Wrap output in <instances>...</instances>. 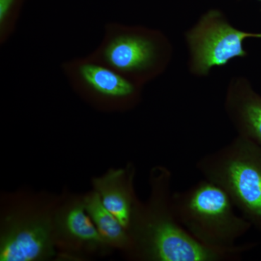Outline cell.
Listing matches in <instances>:
<instances>
[{
  "label": "cell",
  "instance_id": "6da1fadb",
  "mask_svg": "<svg viewBox=\"0 0 261 261\" xmlns=\"http://www.w3.org/2000/svg\"><path fill=\"white\" fill-rule=\"evenodd\" d=\"M172 173L167 168H154L151 174V195L137 207L128 232L130 252L149 261H233L255 247L245 243L234 250L211 248L199 243L178 221L172 203Z\"/></svg>",
  "mask_w": 261,
  "mask_h": 261
},
{
  "label": "cell",
  "instance_id": "7a4b0ae2",
  "mask_svg": "<svg viewBox=\"0 0 261 261\" xmlns=\"http://www.w3.org/2000/svg\"><path fill=\"white\" fill-rule=\"evenodd\" d=\"M104 31L102 42L87 57L140 87L163 75L172 61V42L159 29L111 23Z\"/></svg>",
  "mask_w": 261,
  "mask_h": 261
},
{
  "label": "cell",
  "instance_id": "3957f363",
  "mask_svg": "<svg viewBox=\"0 0 261 261\" xmlns=\"http://www.w3.org/2000/svg\"><path fill=\"white\" fill-rule=\"evenodd\" d=\"M172 203L178 221L196 240L211 248L238 250L239 239L252 227L234 211L226 192L204 178L182 191L173 193Z\"/></svg>",
  "mask_w": 261,
  "mask_h": 261
},
{
  "label": "cell",
  "instance_id": "277c9868",
  "mask_svg": "<svg viewBox=\"0 0 261 261\" xmlns=\"http://www.w3.org/2000/svg\"><path fill=\"white\" fill-rule=\"evenodd\" d=\"M196 168L229 196L235 207L261 231V147L237 135L229 143L205 154Z\"/></svg>",
  "mask_w": 261,
  "mask_h": 261
},
{
  "label": "cell",
  "instance_id": "5b68a950",
  "mask_svg": "<svg viewBox=\"0 0 261 261\" xmlns=\"http://www.w3.org/2000/svg\"><path fill=\"white\" fill-rule=\"evenodd\" d=\"M188 68L191 74L205 77L211 70L226 66L235 58L247 56L245 42L261 39V32H245L230 23L219 9H211L185 32Z\"/></svg>",
  "mask_w": 261,
  "mask_h": 261
},
{
  "label": "cell",
  "instance_id": "8992f818",
  "mask_svg": "<svg viewBox=\"0 0 261 261\" xmlns=\"http://www.w3.org/2000/svg\"><path fill=\"white\" fill-rule=\"evenodd\" d=\"M61 68L75 92L92 102L129 108L140 100L143 87L87 56L65 61Z\"/></svg>",
  "mask_w": 261,
  "mask_h": 261
},
{
  "label": "cell",
  "instance_id": "52a82bcc",
  "mask_svg": "<svg viewBox=\"0 0 261 261\" xmlns=\"http://www.w3.org/2000/svg\"><path fill=\"white\" fill-rule=\"evenodd\" d=\"M54 221L47 216H13L0 238V260L39 261L56 254Z\"/></svg>",
  "mask_w": 261,
  "mask_h": 261
},
{
  "label": "cell",
  "instance_id": "ba28073f",
  "mask_svg": "<svg viewBox=\"0 0 261 261\" xmlns=\"http://www.w3.org/2000/svg\"><path fill=\"white\" fill-rule=\"evenodd\" d=\"M224 110L238 135L261 147V95L246 77L237 75L229 81Z\"/></svg>",
  "mask_w": 261,
  "mask_h": 261
},
{
  "label": "cell",
  "instance_id": "9c48e42d",
  "mask_svg": "<svg viewBox=\"0 0 261 261\" xmlns=\"http://www.w3.org/2000/svg\"><path fill=\"white\" fill-rule=\"evenodd\" d=\"M134 171L130 166L127 169L111 170L93 181L103 205L128 231L140 204L134 192Z\"/></svg>",
  "mask_w": 261,
  "mask_h": 261
},
{
  "label": "cell",
  "instance_id": "30bf717a",
  "mask_svg": "<svg viewBox=\"0 0 261 261\" xmlns=\"http://www.w3.org/2000/svg\"><path fill=\"white\" fill-rule=\"evenodd\" d=\"M55 218L56 235L73 246L92 250L108 246L87 214L83 201L65 206Z\"/></svg>",
  "mask_w": 261,
  "mask_h": 261
},
{
  "label": "cell",
  "instance_id": "8fae6325",
  "mask_svg": "<svg viewBox=\"0 0 261 261\" xmlns=\"http://www.w3.org/2000/svg\"><path fill=\"white\" fill-rule=\"evenodd\" d=\"M83 204L99 234L108 246L132 250V238L124 226L103 205L97 192L86 196Z\"/></svg>",
  "mask_w": 261,
  "mask_h": 261
},
{
  "label": "cell",
  "instance_id": "7c38bea8",
  "mask_svg": "<svg viewBox=\"0 0 261 261\" xmlns=\"http://www.w3.org/2000/svg\"><path fill=\"white\" fill-rule=\"evenodd\" d=\"M23 0H0V43L4 44L15 31Z\"/></svg>",
  "mask_w": 261,
  "mask_h": 261
},
{
  "label": "cell",
  "instance_id": "4fadbf2b",
  "mask_svg": "<svg viewBox=\"0 0 261 261\" xmlns=\"http://www.w3.org/2000/svg\"><path fill=\"white\" fill-rule=\"evenodd\" d=\"M257 1L260 2V3H261V0H257Z\"/></svg>",
  "mask_w": 261,
  "mask_h": 261
}]
</instances>
